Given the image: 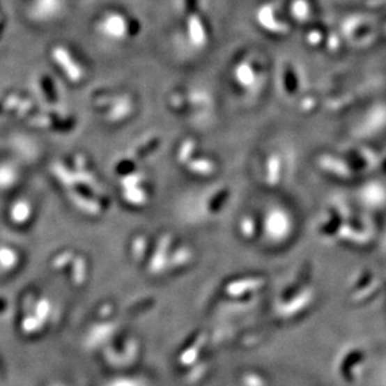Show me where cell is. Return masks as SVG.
I'll use <instances>...</instances> for the list:
<instances>
[{
  "mask_svg": "<svg viewBox=\"0 0 386 386\" xmlns=\"http://www.w3.org/2000/svg\"><path fill=\"white\" fill-rule=\"evenodd\" d=\"M104 386H143V384L134 378H115L105 383Z\"/></svg>",
  "mask_w": 386,
  "mask_h": 386,
  "instance_id": "obj_4",
  "label": "cell"
},
{
  "mask_svg": "<svg viewBox=\"0 0 386 386\" xmlns=\"http://www.w3.org/2000/svg\"><path fill=\"white\" fill-rule=\"evenodd\" d=\"M31 208L26 203H17L15 206H13L10 211V217L13 222L18 225L25 224L31 219Z\"/></svg>",
  "mask_w": 386,
  "mask_h": 386,
  "instance_id": "obj_3",
  "label": "cell"
},
{
  "mask_svg": "<svg viewBox=\"0 0 386 386\" xmlns=\"http://www.w3.org/2000/svg\"><path fill=\"white\" fill-rule=\"evenodd\" d=\"M19 253L14 250V247L3 245L0 247V270L12 272L19 265Z\"/></svg>",
  "mask_w": 386,
  "mask_h": 386,
  "instance_id": "obj_2",
  "label": "cell"
},
{
  "mask_svg": "<svg viewBox=\"0 0 386 386\" xmlns=\"http://www.w3.org/2000/svg\"><path fill=\"white\" fill-rule=\"evenodd\" d=\"M116 332V324L115 323H104V324H98V325L91 327L89 334H86L85 338V345L89 348H95L99 345H103L107 340L113 338Z\"/></svg>",
  "mask_w": 386,
  "mask_h": 386,
  "instance_id": "obj_1",
  "label": "cell"
},
{
  "mask_svg": "<svg viewBox=\"0 0 386 386\" xmlns=\"http://www.w3.org/2000/svg\"><path fill=\"white\" fill-rule=\"evenodd\" d=\"M49 386H65L64 384H61V383H54V384H52V385Z\"/></svg>",
  "mask_w": 386,
  "mask_h": 386,
  "instance_id": "obj_5",
  "label": "cell"
}]
</instances>
